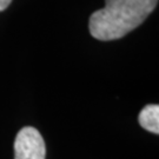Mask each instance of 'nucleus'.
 <instances>
[{
  "instance_id": "f257e3e1",
  "label": "nucleus",
  "mask_w": 159,
  "mask_h": 159,
  "mask_svg": "<svg viewBox=\"0 0 159 159\" xmlns=\"http://www.w3.org/2000/svg\"><path fill=\"white\" fill-rule=\"evenodd\" d=\"M157 4L158 0H105V6L90 17V33L102 41L120 39L140 26Z\"/></svg>"
},
{
  "instance_id": "f03ea898",
  "label": "nucleus",
  "mask_w": 159,
  "mask_h": 159,
  "mask_svg": "<svg viewBox=\"0 0 159 159\" xmlns=\"http://www.w3.org/2000/svg\"><path fill=\"white\" fill-rule=\"evenodd\" d=\"M45 142L32 126L23 127L14 140V159H45Z\"/></svg>"
},
{
  "instance_id": "7ed1b4c3",
  "label": "nucleus",
  "mask_w": 159,
  "mask_h": 159,
  "mask_svg": "<svg viewBox=\"0 0 159 159\" xmlns=\"http://www.w3.org/2000/svg\"><path fill=\"white\" fill-rule=\"evenodd\" d=\"M138 121L143 129L158 134L159 133V106L156 104H150L140 111L138 116Z\"/></svg>"
},
{
  "instance_id": "20e7f679",
  "label": "nucleus",
  "mask_w": 159,
  "mask_h": 159,
  "mask_svg": "<svg viewBox=\"0 0 159 159\" xmlns=\"http://www.w3.org/2000/svg\"><path fill=\"white\" fill-rule=\"evenodd\" d=\"M11 2H12V0H0V12L5 11L6 8L10 6Z\"/></svg>"
}]
</instances>
